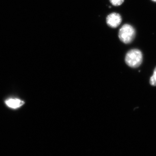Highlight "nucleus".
I'll return each mask as SVG.
<instances>
[{"label": "nucleus", "instance_id": "2", "mask_svg": "<svg viewBox=\"0 0 156 156\" xmlns=\"http://www.w3.org/2000/svg\"><path fill=\"white\" fill-rule=\"evenodd\" d=\"M136 32L132 26L126 24L120 28L119 37L121 41L125 44H129L133 41L135 38Z\"/></svg>", "mask_w": 156, "mask_h": 156}, {"label": "nucleus", "instance_id": "6", "mask_svg": "<svg viewBox=\"0 0 156 156\" xmlns=\"http://www.w3.org/2000/svg\"><path fill=\"white\" fill-rule=\"evenodd\" d=\"M113 5L119 6L121 5L124 2V0H110Z\"/></svg>", "mask_w": 156, "mask_h": 156}, {"label": "nucleus", "instance_id": "3", "mask_svg": "<svg viewBox=\"0 0 156 156\" xmlns=\"http://www.w3.org/2000/svg\"><path fill=\"white\" fill-rule=\"evenodd\" d=\"M122 18L119 14L113 13L108 16L106 19L107 23L112 28H116L122 23Z\"/></svg>", "mask_w": 156, "mask_h": 156}, {"label": "nucleus", "instance_id": "4", "mask_svg": "<svg viewBox=\"0 0 156 156\" xmlns=\"http://www.w3.org/2000/svg\"><path fill=\"white\" fill-rule=\"evenodd\" d=\"M5 103L9 107L12 108H17L23 105L24 102L17 98H11L6 101Z\"/></svg>", "mask_w": 156, "mask_h": 156}, {"label": "nucleus", "instance_id": "5", "mask_svg": "<svg viewBox=\"0 0 156 156\" xmlns=\"http://www.w3.org/2000/svg\"><path fill=\"white\" fill-rule=\"evenodd\" d=\"M150 84L153 87H156V67L154 69L153 74L150 79Z\"/></svg>", "mask_w": 156, "mask_h": 156}, {"label": "nucleus", "instance_id": "7", "mask_svg": "<svg viewBox=\"0 0 156 156\" xmlns=\"http://www.w3.org/2000/svg\"><path fill=\"white\" fill-rule=\"evenodd\" d=\"M152 1H153L154 2H156V0H152Z\"/></svg>", "mask_w": 156, "mask_h": 156}, {"label": "nucleus", "instance_id": "1", "mask_svg": "<svg viewBox=\"0 0 156 156\" xmlns=\"http://www.w3.org/2000/svg\"><path fill=\"white\" fill-rule=\"evenodd\" d=\"M143 54L140 50L133 49L129 50L126 53L125 57V62L126 64L132 68H136L142 64Z\"/></svg>", "mask_w": 156, "mask_h": 156}]
</instances>
